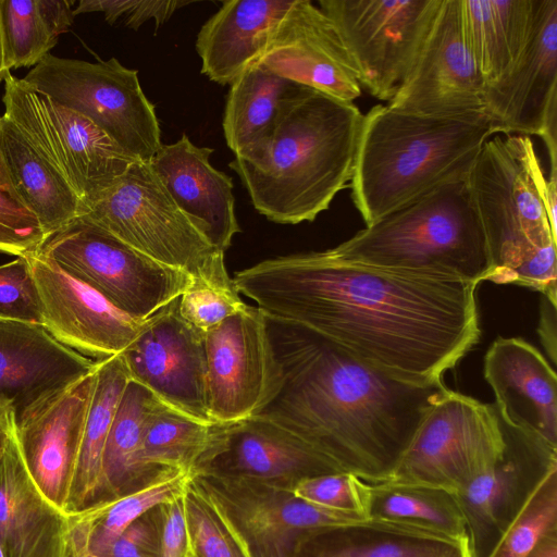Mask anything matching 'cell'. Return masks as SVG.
Segmentation results:
<instances>
[{
  "mask_svg": "<svg viewBox=\"0 0 557 557\" xmlns=\"http://www.w3.org/2000/svg\"><path fill=\"white\" fill-rule=\"evenodd\" d=\"M504 448V432L494 404L447 389L431 407L382 483L431 487L455 495L492 467Z\"/></svg>",
  "mask_w": 557,
  "mask_h": 557,
  "instance_id": "obj_9",
  "label": "cell"
},
{
  "mask_svg": "<svg viewBox=\"0 0 557 557\" xmlns=\"http://www.w3.org/2000/svg\"><path fill=\"white\" fill-rule=\"evenodd\" d=\"M76 557H103V556H99V555H95L92 553H89V552H86V553H83Z\"/></svg>",
  "mask_w": 557,
  "mask_h": 557,
  "instance_id": "obj_53",
  "label": "cell"
},
{
  "mask_svg": "<svg viewBox=\"0 0 557 557\" xmlns=\"http://www.w3.org/2000/svg\"><path fill=\"white\" fill-rule=\"evenodd\" d=\"M502 284H517L532 287L556 302V243L535 250L518 267L512 269Z\"/></svg>",
  "mask_w": 557,
  "mask_h": 557,
  "instance_id": "obj_46",
  "label": "cell"
},
{
  "mask_svg": "<svg viewBox=\"0 0 557 557\" xmlns=\"http://www.w3.org/2000/svg\"><path fill=\"white\" fill-rule=\"evenodd\" d=\"M195 557H255L212 483L196 475L186 491Z\"/></svg>",
  "mask_w": 557,
  "mask_h": 557,
  "instance_id": "obj_37",
  "label": "cell"
},
{
  "mask_svg": "<svg viewBox=\"0 0 557 557\" xmlns=\"http://www.w3.org/2000/svg\"><path fill=\"white\" fill-rule=\"evenodd\" d=\"M460 23L485 86L505 77L522 53L532 22V0H459Z\"/></svg>",
  "mask_w": 557,
  "mask_h": 557,
  "instance_id": "obj_32",
  "label": "cell"
},
{
  "mask_svg": "<svg viewBox=\"0 0 557 557\" xmlns=\"http://www.w3.org/2000/svg\"><path fill=\"white\" fill-rule=\"evenodd\" d=\"M205 346L213 422L257 416L280 392L281 368L258 307L247 305L207 331Z\"/></svg>",
  "mask_w": 557,
  "mask_h": 557,
  "instance_id": "obj_14",
  "label": "cell"
},
{
  "mask_svg": "<svg viewBox=\"0 0 557 557\" xmlns=\"http://www.w3.org/2000/svg\"><path fill=\"white\" fill-rule=\"evenodd\" d=\"M362 119L354 102L304 86L282 110L261 156L228 166L269 221H314L351 180Z\"/></svg>",
  "mask_w": 557,
  "mask_h": 557,
  "instance_id": "obj_3",
  "label": "cell"
},
{
  "mask_svg": "<svg viewBox=\"0 0 557 557\" xmlns=\"http://www.w3.org/2000/svg\"><path fill=\"white\" fill-rule=\"evenodd\" d=\"M74 3V0H37L39 12L55 39L71 27L75 17Z\"/></svg>",
  "mask_w": 557,
  "mask_h": 557,
  "instance_id": "obj_48",
  "label": "cell"
},
{
  "mask_svg": "<svg viewBox=\"0 0 557 557\" xmlns=\"http://www.w3.org/2000/svg\"><path fill=\"white\" fill-rule=\"evenodd\" d=\"M178 299L150 317L121 356L132 381L164 404L197 420L213 422L208 409L205 333L182 317Z\"/></svg>",
  "mask_w": 557,
  "mask_h": 557,
  "instance_id": "obj_16",
  "label": "cell"
},
{
  "mask_svg": "<svg viewBox=\"0 0 557 557\" xmlns=\"http://www.w3.org/2000/svg\"><path fill=\"white\" fill-rule=\"evenodd\" d=\"M36 92L97 125L125 152L150 162L163 145L154 106L137 70L115 58L88 62L47 54L22 78Z\"/></svg>",
  "mask_w": 557,
  "mask_h": 557,
  "instance_id": "obj_8",
  "label": "cell"
},
{
  "mask_svg": "<svg viewBox=\"0 0 557 557\" xmlns=\"http://www.w3.org/2000/svg\"><path fill=\"white\" fill-rule=\"evenodd\" d=\"M539 334L552 361H556V302L543 296Z\"/></svg>",
  "mask_w": 557,
  "mask_h": 557,
  "instance_id": "obj_49",
  "label": "cell"
},
{
  "mask_svg": "<svg viewBox=\"0 0 557 557\" xmlns=\"http://www.w3.org/2000/svg\"><path fill=\"white\" fill-rule=\"evenodd\" d=\"M265 322L283 381L257 416L297 435L341 472L371 483L387 479L445 384L388 372L301 324L269 315Z\"/></svg>",
  "mask_w": 557,
  "mask_h": 557,
  "instance_id": "obj_2",
  "label": "cell"
},
{
  "mask_svg": "<svg viewBox=\"0 0 557 557\" xmlns=\"http://www.w3.org/2000/svg\"><path fill=\"white\" fill-rule=\"evenodd\" d=\"M557 529V467L534 487L486 557H528L539 540Z\"/></svg>",
  "mask_w": 557,
  "mask_h": 557,
  "instance_id": "obj_39",
  "label": "cell"
},
{
  "mask_svg": "<svg viewBox=\"0 0 557 557\" xmlns=\"http://www.w3.org/2000/svg\"><path fill=\"white\" fill-rule=\"evenodd\" d=\"M232 280L265 315L416 382L442 381L481 334L476 285L351 262L329 249L267 259Z\"/></svg>",
  "mask_w": 557,
  "mask_h": 557,
  "instance_id": "obj_1",
  "label": "cell"
},
{
  "mask_svg": "<svg viewBox=\"0 0 557 557\" xmlns=\"http://www.w3.org/2000/svg\"><path fill=\"white\" fill-rule=\"evenodd\" d=\"M103 557H161V522L158 507L129 524Z\"/></svg>",
  "mask_w": 557,
  "mask_h": 557,
  "instance_id": "obj_45",
  "label": "cell"
},
{
  "mask_svg": "<svg viewBox=\"0 0 557 557\" xmlns=\"http://www.w3.org/2000/svg\"><path fill=\"white\" fill-rule=\"evenodd\" d=\"M494 135L485 112L418 115L379 104L363 114L350 180L366 226L468 175Z\"/></svg>",
  "mask_w": 557,
  "mask_h": 557,
  "instance_id": "obj_4",
  "label": "cell"
},
{
  "mask_svg": "<svg viewBox=\"0 0 557 557\" xmlns=\"http://www.w3.org/2000/svg\"><path fill=\"white\" fill-rule=\"evenodd\" d=\"M129 381L121 354L98 361L95 389L85 422L66 513L84 510L104 498V445L119 403Z\"/></svg>",
  "mask_w": 557,
  "mask_h": 557,
  "instance_id": "obj_33",
  "label": "cell"
},
{
  "mask_svg": "<svg viewBox=\"0 0 557 557\" xmlns=\"http://www.w3.org/2000/svg\"><path fill=\"white\" fill-rule=\"evenodd\" d=\"M15 424L16 420L11 403L0 399V460L5 451Z\"/></svg>",
  "mask_w": 557,
  "mask_h": 557,
  "instance_id": "obj_50",
  "label": "cell"
},
{
  "mask_svg": "<svg viewBox=\"0 0 557 557\" xmlns=\"http://www.w3.org/2000/svg\"><path fill=\"white\" fill-rule=\"evenodd\" d=\"M369 517L406 522L469 540L467 525L453 494L442 490L371 483Z\"/></svg>",
  "mask_w": 557,
  "mask_h": 557,
  "instance_id": "obj_36",
  "label": "cell"
},
{
  "mask_svg": "<svg viewBox=\"0 0 557 557\" xmlns=\"http://www.w3.org/2000/svg\"><path fill=\"white\" fill-rule=\"evenodd\" d=\"M37 251L137 320L181 296L190 281L184 271L147 257L84 216L46 237Z\"/></svg>",
  "mask_w": 557,
  "mask_h": 557,
  "instance_id": "obj_10",
  "label": "cell"
},
{
  "mask_svg": "<svg viewBox=\"0 0 557 557\" xmlns=\"http://www.w3.org/2000/svg\"><path fill=\"white\" fill-rule=\"evenodd\" d=\"M302 87L258 63L230 85L222 125L235 159L261 156L282 110Z\"/></svg>",
  "mask_w": 557,
  "mask_h": 557,
  "instance_id": "obj_30",
  "label": "cell"
},
{
  "mask_svg": "<svg viewBox=\"0 0 557 557\" xmlns=\"http://www.w3.org/2000/svg\"><path fill=\"white\" fill-rule=\"evenodd\" d=\"M528 557H557V529L544 534Z\"/></svg>",
  "mask_w": 557,
  "mask_h": 557,
  "instance_id": "obj_51",
  "label": "cell"
},
{
  "mask_svg": "<svg viewBox=\"0 0 557 557\" xmlns=\"http://www.w3.org/2000/svg\"><path fill=\"white\" fill-rule=\"evenodd\" d=\"M0 320L42 325L40 299L25 256L0 264Z\"/></svg>",
  "mask_w": 557,
  "mask_h": 557,
  "instance_id": "obj_43",
  "label": "cell"
},
{
  "mask_svg": "<svg viewBox=\"0 0 557 557\" xmlns=\"http://www.w3.org/2000/svg\"><path fill=\"white\" fill-rule=\"evenodd\" d=\"M195 476L188 471L163 468L128 493L67 513V557L86 552L104 556L129 524L159 505L185 494Z\"/></svg>",
  "mask_w": 557,
  "mask_h": 557,
  "instance_id": "obj_31",
  "label": "cell"
},
{
  "mask_svg": "<svg viewBox=\"0 0 557 557\" xmlns=\"http://www.w3.org/2000/svg\"><path fill=\"white\" fill-rule=\"evenodd\" d=\"M484 377L505 422L557 447L556 373L535 347L499 336L485 354Z\"/></svg>",
  "mask_w": 557,
  "mask_h": 557,
  "instance_id": "obj_23",
  "label": "cell"
},
{
  "mask_svg": "<svg viewBox=\"0 0 557 557\" xmlns=\"http://www.w3.org/2000/svg\"><path fill=\"white\" fill-rule=\"evenodd\" d=\"M329 250L351 262L474 285L492 273L469 174L440 185Z\"/></svg>",
  "mask_w": 557,
  "mask_h": 557,
  "instance_id": "obj_5",
  "label": "cell"
},
{
  "mask_svg": "<svg viewBox=\"0 0 557 557\" xmlns=\"http://www.w3.org/2000/svg\"><path fill=\"white\" fill-rule=\"evenodd\" d=\"M186 493L158 506L161 557H195L186 512Z\"/></svg>",
  "mask_w": 557,
  "mask_h": 557,
  "instance_id": "obj_47",
  "label": "cell"
},
{
  "mask_svg": "<svg viewBox=\"0 0 557 557\" xmlns=\"http://www.w3.org/2000/svg\"><path fill=\"white\" fill-rule=\"evenodd\" d=\"M4 114L72 186L84 208L139 161L84 115L4 75ZM83 214V213H82Z\"/></svg>",
  "mask_w": 557,
  "mask_h": 557,
  "instance_id": "obj_11",
  "label": "cell"
},
{
  "mask_svg": "<svg viewBox=\"0 0 557 557\" xmlns=\"http://www.w3.org/2000/svg\"><path fill=\"white\" fill-rule=\"evenodd\" d=\"M246 306L234 283L222 285L191 277L178 299L182 317L203 333Z\"/></svg>",
  "mask_w": 557,
  "mask_h": 557,
  "instance_id": "obj_42",
  "label": "cell"
},
{
  "mask_svg": "<svg viewBox=\"0 0 557 557\" xmlns=\"http://www.w3.org/2000/svg\"><path fill=\"white\" fill-rule=\"evenodd\" d=\"M494 134L540 136L557 113V0H532L528 41L511 71L485 86Z\"/></svg>",
  "mask_w": 557,
  "mask_h": 557,
  "instance_id": "obj_20",
  "label": "cell"
},
{
  "mask_svg": "<svg viewBox=\"0 0 557 557\" xmlns=\"http://www.w3.org/2000/svg\"><path fill=\"white\" fill-rule=\"evenodd\" d=\"M97 367L53 393L15 428L26 469L45 498L66 513ZM67 515V513H66Z\"/></svg>",
  "mask_w": 557,
  "mask_h": 557,
  "instance_id": "obj_19",
  "label": "cell"
},
{
  "mask_svg": "<svg viewBox=\"0 0 557 557\" xmlns=\"http://www.w3.org/2000/svg\"><path fill=\"white\" fill-rule=\"evenodd\" d=\"M441 0H319L360 87L391 101L409 72Z\"/></svg>",
  "mask_w": 557,
  "mask_h": 557,
  "instance_id": "obj_12",
  "label": "cell"
},
{
  "mask_svg": "<svg viewBox=\"0 0 557 557\" xmlns=\"http://www.w3.org/2000/svg\"><path fill=\"white\" fill-rule=\"evenodd\" d=\"M485 84L467 47L459 0H441L416 59L387 106L431 116L484 112Z\"/></svg>",
  "mask_w": 557,
  "mask_h": 557,
  "instance_id": "obj_15",
  "label": "cell"
},
{
  "mask_svg": "<svg viewBox=\"0 0 557 557\" xmlns=\"http://www.w3.org/2000/svg\"><path fill=\"white\" fill-rule=\"evenodd\" d=\"M225 447V422H203L166 404L149 420L143 461L150 469L207 473Z\"/></svg>",
  "mask_w": 557,
  "mask_h": 557,
  "instance_id": "obj_34",
  "label": "cell"
},
{
  "mask_svg": "<svg viewBox=\"0 0 557 557\" xmlns=\"http://www.w3.org/2000/svg\"><path fill=\"white\" fill-rule=\"evenodd\" d=\"M278 76L352 102L361 94L351 60L331 20L310 0H294L258 61Z\"/></svg>",
  "mask_w": 557,
  "mask_h": 557,
  "instance_id": "obj_21",
  "label": "cell"
},
{
  "mask_svg": "<svg viewBox=\"0 0 557 557\" xmlns=\"http://www.w3.org/2000/svg\"><path fill=\"white\" fill-rule=\"evenodd\" d=\"M162 404L144 385L132 380L128 382L104 445L103 500L137 488L159 471L144 463L143 443L147 424Z\"/></svg>",
  "mask_w": 557,
  "mask_h": 557,
  "instance_id": "obj_35",
  "label": "cell"
},
{
  "mask_svg": "<svg viewBox=\"0 0 557 557\" xmlns=\"http://www.w3.org/2000/svg\"><path fill=\"white\" fill-rule=\"evenodd\" d=\"M45 238L38 219L16 194L0 156V252L26 256Z\"/></svg>",
  "mask_w": 557,
  "mask_h": 557,
  "instance_id": "obj_41",
  "label": "cell"
},
{
  "mask_svg": "<svg viewBox=\"0 0 557 557\" xmlns=\"http://www.w3.org/2000/svg\"><path fill=\"white\" fill-rule=\"evenodd\" d=\"M38 290L42 326L64 346L101 361L124 351L146 326L37 250L25 256Z\"/></svg>",
  "mask_w": 557,
  "mask_h": 557,
  "instance_id": "obj_18",
  "label": "cell"
},
{
  "mask_svg": "<svg viewBox=\"0 0 557 557\" xmlns=\"http://www.w3.org/2000/svg\"><path fill=\"white\" fill-rule=\"evenodd\" d=\"M499 420L505 437L502 457L454 495L466 521L472 557L490 554L537 483L557 467V447Z\"/></svg>",
  "mask_w": 557,
  "mask_h": 557,
  "instance_id": "obj_17",
  "label": "cell"
},
{
  "mask_svg": "<svg viewBox=\"0 0 557 557\" xmlns=\"http://www.w3.org/2000/svg\"><path fill=\"white\" fill-rule=\"evenodd\" d=\"M0 156L16 194L46 237L82 215L83 205L72 186L5 114L0 117Z\"/></svg>",
  "mask_w": 557,
  "mask_h": 557,
  "instance_id": "obj_29",
  "label": "cell"
},
{
  "mask_svg": "<svg viewBox=\"0 0 557 557\" xmlns=\"http://www.w3.org/2000/svg\"><path fill=\"white\" fill-rule=\"evenodd\" d=\"M96 366L97 361L59 343L40 324L0 320V399L11 403L16 424Z\"/></svg>",
  "mask_w": 557,
  "mask_h": 557,
  "instance_id": "obj_22",
  "label": "cell"
},
{
  "mask_svg": "<svg viewBox=\"0 0 557 557\" xmlns=\"http://www.w3.org/2000/svg\"><path fill=\"white\" fill-rule=\"evenodd\" d=\"M213 151L196 146L183 133L177 141L162 145L150 164L181 210L218 250L225 252L240 227L233 180L210 163Z\"/></svg>",
  "mask_w": 557,
  "mask_h": 557,
  "instance_id": "obj_24",
  "label": "cell"
},
{
  "mask_svg": "<svg viewBox=\"0 0 557 557\" xmlns=\"http://www.w3.org/2000/svg\"><path fill=\"white\" fill-rule=\"evenodd\" d=\"M293 1H223L196 38L201 73L216 84L231 85L258 63L271 34Z\"/></svg>",
  "mask_w": 557,
  "mask_h": 557,
  "instance_id": "obj_26",
  "label": "cell"
},
{
  "mask_svg": "<svg viewBox=\"0 0 557 557\" xmlns=\"http://www.w3.org/2000/svg\"><path fill=\"white\" fill-rule=\"evenodd\" d=\"M202 475L216 490L255 557H299L317 532L370 519L297 498L289 488L294 482L218 468Z\"/></svg>",
  "mask_w": 557,
  "mask_h": 557,
  "instance_id": "obj_13",
  "label": "cell"
},
{
  "mask_svg": "<svg viewBox=\"0 0 557 557\" xmlns=\"http://www.w3.org/2000/svg\"><path fill=\"white\" fill-rule=\"evenodd\" d=\"M0 557H5L4 550L0 544Z\"/></svg>",
  "mask_w": 557,
  "mask_h": 557,
  "instance_id": "obj_54",
  "label": "cell"
},
{
  "mask_svg": "<svg viewBox=\"0 0 557 557\" xmlns=\"http://www.w3.org/2000/svg\"><path fill=\"white\" fill-rule=\"evenodd\" d=\"M212 468L288 482L341 472L297 435L260 416L225 422V447Z\"/></svg>",
  "mask_w": 557,
  "mask_h": 557,
  "instance_id": "obj_27",
  "label": "cell"
},
{
  "mask_svg": "<svg viewBox=\"0 0 557 557\" xmlns=\"http://www.w3.org/2000/svg\"><path fill=\"white\" fill-rule=\"evenodd\" d=\"M0 32L4 67L37 65L55 46L37 0H0Z\"/></svg>",
  "mask_w": 557,
  "mask_h": 557,
  "instance_id": "obj_38",
  "label": "cell"
},
{
  "mask_svg": "<svg viewBox=\"0 0 557 557\" xmlns=\"http://www.w3.org/2000/svg\"><path fill=\"white\" fill-rule=\"evenodd\" d=\"M472 557L469 540L406 522L367 519L317 532L299 557Z\"/></svg>",
  "mask_w": 557,
  "mask_h": 557,
  "instance_id": "obj_28",
  "label": "cell"
},
{
  "mask_svg": "<svg viewBox=\"0 0 557 557\" xmlns=\"http://www.w3.org/2000/svg\"><path fill=\"white\" fill-rule=\"evenodd\" d=\"M543 171L533 141L496 134L482 146L469 187L492 261L487 281L504 277L539 248L557 244L537 189Z\"/></svg>",
  "mask_w": 557,
  "mask_h": 557,
  "instance_id": "obj_7",
  "label": "cell"
},
{
  "mask_svg": "<svg viewBox=\"0 0 557 557\" xmlns=\"http://www.w3.org/2000/svg\"><path fill=\"white\" fill-rule=\"evenodd\" d=\"M85 219L147 257L191 278L230 285L224 252L173 200L150 162L136 161L88 203Z\"/></svg>",
  "mask_w": 557,
  "mask_h": 557,
  "instance_id": "obj_6",
  "label": "cell"
},
{
  "mask_svg": "<svg viewBox=\"0 0 557 557\" xmlns=\"http://www.w3.org/2000/svg\"><path fill=\"white\" fill-rule=\"evenodd\" d=\"M193 1L182 0H81L74 15L102 12L106 21L113 25L124 18L127 27L138 29L149 20H154L156 29L171 18L174 12Z\"/></svg>",
  "mask_w": 557,
  "mask_h": 557,
  "instance_id": "obj_44",
  "label": "cell"
},
{
  "mask_svg": "<svg viewBox=\"0 0 557 557\" xmlns=\"http://www.w3.org/2000/svg\"><path fill=\"white\" fill-rule=\"evenodd\" d=\"M8 71L4 67V59H3V47H2V38L0 32V82L4 78V75Z\"/></svg>",
  "mask_w": 557,
  "mask_h": 557,
  "instance_id": "obj_52",
  "label": "cell"
},
{
  "mask_svg": "<svg viewBox=\"0 0 557 557\" xmlns=\"http://www.w3.org/2000/svg\"><path fill=\"white\" fill-rule=\"evenodd\" d=\"M292 494L319 506L355 511L369 517L371 486L349 472L306 476L290 485Z\"/></svg>",
  "mask_w": 557,
  "mask_h": 557,
  "instance_id": "obj_40",
  "label": "cell"
},
{
  "mask_svg": "<svg viewBox=\"0 0 557 557\" xmlns=\"http://www.w3.org/2000/svg\"><path fill=\"white\" fill-rule=\"evenodd\" d=\"M15 428L0 460V544L5 557H67V515L33 482Z\"/></svg>",
  "mask_w": 557,
  "mask_h": 557,
  "instance_id": "obj_25",
  "label": "cell"
}]
</instances>
